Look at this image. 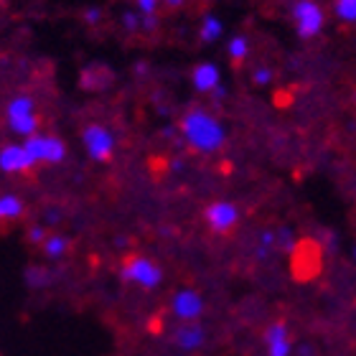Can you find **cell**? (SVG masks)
I'll list each match as a JSON object with an SVG mask.
<instances>
[{
	"mask_svg": "<svg viewBox=\"0 0 356 356\" xmlns=\"http://www.w3.org/2000/svg\"><path fill=\"white\" fill-rule=\"evenodd\" d=\"M181 130H184L186 140L201 153H214L224 145V127L219 125V120L204 110L188 112L181 122Z\"/></svg>",
	"mask_w": 356,
	"mask_h": 356,
	"instance_id": "cell-1",
	"label": "cell"
},
{
	"mask_svg": "<svg viewBox=\"0 0 356 356\" xmlns=\"http://www.w3.org/2000/svg\"><path fill=\"white\" fill-rule=\"evenodd\" d=\"M120 277L125 282H130V285H138V288H143V290H153L163 280V270L150 260V257L135 254V257H127L125 260V265L120 270Z\"/></svg>",
	"mask_w": 356,
	"mask_h": 356,
	"instance_id": "cell-2",
	"label": "cell"
},
{
	"mask_svg": "<svg viewBox=\"0 0 356 356\" xmlns=\"http://www.w3.org/2000/svg\"><path fill=\"white\" fill-rule=\"evenodd\" d=\"M8 122H10V130L23 135V138L36 135L38 118L33 99L31 97H15V99H10V104H8Z\"/></svg>",
	"mask_w": 356,
	"mask_h": 356,
	"instance_id": "cell-3",
	"label": "cell"
},
{
	"mask_svg": "<svg viewBox=\"0 0 356 356\" xmlns=\"http://www.w3.org/2000/svg\"><path fill=\"white\" fill-rule=\"evenodd\" d=\"M293 21H296V31L300 38H313L323 31V10L318 3L313 0H298L293 6Z\"/></svg>",
	"mask_w": 356,
	"mask_h": 356,
	"instance_id": "cell-4",
	"label": "cell"
},
{
	"mask_svg": "<svg viewBox=\"0 0 356 356\" xmlns=\"http://www.w3.org/2000/svg\"><path fill=\"white\" fill-rule=\"evenodd\" d=\"M23 148L29 150V156L33 161H44V163H59L64 161L67 156V148H64V143L59 138H54V135H31L29 140L23 143Z\"/></svg>",
	"mask_w": 356,
	"mask_h": 356,
	"instance_id": "cell-5",
	"label": "cell"
},
{
	"mask_svg": "<svg viewBox=\"0 0 356 356\" xmlns=\"http://www.w3.org/2000/svg\"><path fill=\"white\" fill-rule=\"evenodd\" d=\"M204 298L191 288H184L178 290L176 296L171 300V311L181 323H196V321L204 316Z\"/></svg>",
	"mask_w": 356,
	"mask_h": 356,
	"instance_id": "cell-6",
	"label": "cell"
},
{
	"mask_svg": "<svg viewBox=\"0 0 356 356\" xmlns=\"http://www.w3.org/2000/svg\"><path fill=\"white\" fill-rule=\"evenodd\" d=\"M82 140H84V148L87 153L95 161H110L112 158V150H115V138L107 127L102 125H89L84 127L82 133Z\"/></svg>",
	"mask_w": 356,
	"mask_h": 356,
	"instance_id": "cell-7",
	"label": "cell"
},
{
	"mask_svg": "<svg viewBox=\"0 0 356 356\" xmlns=\"http://www.w3.org/2000/svg\"><path fill=\"white\" fill-rule=\"evenodd\" d=\"M204 219H207V224L216 234H227V232L237 224L239 211L232 201H214V204H209V207L204 209Z\"/></svg>",
	"mask_w": 356,
	"mask_h": 356,
	"instance_id": "cell-8",
	"label": "cell"
},
{
	"mask_svg": "<svg viewBox=\"0 0 356 356\" xmlns=\"http://www.w3.org/2000/svg\"><path fill=\"white\" fill-rule=\"evenodd\" d=\"M265 351L267 356H293V339L282 321H275L265 328Z\"/></svg>",
	"mask_w": 356,
	"mask_h": 356,
	"instance_id": "cell-9",
	"label": "cell"
},
{
	"mask_svg": "<svg viewBox=\"0 0 356 356\" xmlns=\"http://www.w3.org/2000/svg\"><path fill=\"white\" fill-rule=\"evenodd\" d=\"M204 343H207V331L199 323H181L173 331V346L184 354H193V351L204 349Z\"/></svg>",
	"mask_w": 356,
	"mask_h": 356,
	"instance_id": "cell-10",
	"label": "cell"
},
{
	"mask_svg": "<svg viewBox=\"0 0 356 356\" xmlns=\"http://www.w3.org/2000/svg\"><path fill=\"white\" fill-rule=\"evenodd\" d=\"M33 163L36 161L29 156V150L23 148V145H6V148L0 150V168L6 173H23L29 171Z\"/></svg>",
	"mask_w": 356,
	"mask_h": 356,
	"instance_id": "cell-11",
	"label": "cell"
},
{
	"mask_svg": "<svg viewBox=\"0 0 356 356\" xmlns=\"http://www.w3.org/2000/svg\"><path fill=\"white\" fill-rule=\"evenodd\" d=\"M193 87L199 92H211L219 89V69L214 64H199L193 69Z\"/></svg>",
	"mask_w": 356,
	"mask_h": 356,
	"instance_id": "cell-12",
	"label": "cell"
},
{
	"mask_svg": "<svg viewBox=\"0 0 356 356\" xmlns=\"http://www.w3.org/2000/svg\"><path fill=\"white\" fill-rule=\"evenodd\" d=\"M23 214V204L18 196H0V222L3 219H15Z\"/></svg>",
	"mask_w": 356,
	"mask_h": 356,
	"instance_id": "cell-13",
	"label": "cell"
},
{
	"mask_svg": "<svg viewBox=\"0 0 356 356\" xmlns=\"http://www.w3.org/2000/svg\"><path fill=\"white\" fill-rule=\"evenodd\" d=\"M69 247V239L67 237H46L44 239V254L46 257H51V260H56V257H61V254L67 252Z\"/></svg>",
	"mask_w": 356,
	"mask_h": 356,
	"instance_id": "cell-14",
	"label": "cell"
},
{
	"mask_svg": "<svg viewBox=\"0 0 356 356\" xmlns=\"http://www.w3.org/2000/svg\"><path fill=\"white\" fill-rule=\"evenodd\" d=\"M222 21L219 18H214V15H209V18H204V23H201V38L204 41H214V38L222 36Z\"/></svg>",
	"mask_w": 356,
	"mask_h": 356,
	"instance_id": "cell-15",
	"label": "cell"
},
{
	"mask_svg": "<svg viewBox=\"0 0 356 356\" xmlns=\"http://www.w3.org/2000/svg\"><path fill=\"white\" fill-rule=\"evenodd\" d=\"M336 15L341 21H356V0H336Z\"/></svg>",
	"mask_w": 356,
	"mask_h": 356,
	"instance_id": "cell-16",
	"label": "cell"
},
{
	"mask_svg": "<svg viewBox=\"0 0 356 356\" xmlns=\"http://www.w3.org/2000/svg\"><path fill=\"white\" fill-rule=\"evenodd\" d=\"M229 56L234 61H242L247 56V38L245 36H234L229 41Z\"/></svg>",
	"mask_w": 356,
	"mask_h": 356,
	"instance_id": "cell-17",
	"label": "cell"
},
{
	"mask_svg": "<svg viewBox=\"0 0 356 356\" xmlns=\"http://www.w3.org/2000/svg\"><path fill=\"white\" fill-rule=\"evenodd\" d=\"M161 6V0H138V8H140L145 15H153L156 13V8Z\"/></svg>",
	"mask_w": 356,
	"mask_h": 356,
	"instance_id": "cell-18",
	"label": "cell"
},
{
	"mask_svg": "<svg viewBox=\"0 0 356 356\" xmlns=\"http://www.w3.org/2000/svg\"><path fill=\"white\" fill-rule=\"evenodd\" d=\"M270 76H273V74H270V69H260V72H254V82L267 84V82H270Z\"/></svg>",
	"mask_w": 356,
	"mask_h": 356,
	"instance_id": "cell-19",
	"label": "cell"
},
{
	"mask_svg": "<svg viewBox=\"0 0 356 356\" xmlns=\"http://www.w3.org/2000/svg\"><path fill=\"white\" fill-rule=\"evenodd\" d=\"M44 239H46V232L41 229V227H33V229H31V242H41V245H44Z\"/></svg>",
	"mask_w": 356,
	"mask_h": 356,
	"instance_id": "cell-20",
	"label": "cell"
},
{
	"mask_svg": "<svg viewBox=\"0 0 356 356\" xmlns=\"http://www.w3.org/2000/svg\"><path fill=\"white\" fill-rule=\"evenodd\" d=\"M125 29H127V31H138V29H140V21H138L135 15L127 13V15H125Z\"/></svg>",
	"mask_w": 356,
	"mask_h": 356,
	"instance_id": "cell-21",
	"label": "cell"
},
{
	"mask_svg": "<svg viewBox=\"0 0 356 356\" xmlns=\"http://www.w3.org/2000/svg\"><path fill=\"white\" fill-rule=\"evenodd\" d=\"M87 21L89 23H97V21H99V10H97V8H89V10H87Z\"/></svg>",
	"mask_w": 356,
	"mask_h": 356,
	"instance_id": "cell-22",
	"label": "cell"
},
{
	"mask_svg": "<svg viewBox=\"0 0 356 356\" xmlns=\"http://www.w3.org/2000/svg\"><path fill=\"white\" fill-rule=\"evenodd\" d=\"M181 3H184V0H165V6L168 8H178Z\"/></svg>",
	"mask_w": 356,
	"mask_h": 356,
	"instance_id": "cell-23",
	"label": "cell"
},
{
	"mask_svg": "<svg viewBox=\"0 0 356 356\" xmlns=\"http://www.w3.org/2000/svg\"><path fill=\"white\" fill-rule=\"evenodd\" d=\"M351 254H354V262H356V245H354V252H351Z\"/></svg>",
	"mask_w": 356,
	"mask_h": 356,
	"instance_id": "cell-24",
	"label": "cell"
}]
</instances>
